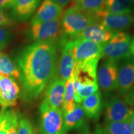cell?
I'll return each instance as SVG.
<instances>
[{
    "label": "cell",
    "mask_w": 134,
    "mask_h": 134,
    "mask_svg": "<svg viewBox=\"0 0 134 134\" xmlns=\"http://www.w3.org/2000/svg\"><path fill=\"white\" fill-rule=\"evenodd\" d=\"M73 85L75 88V100L77 104L81 103L84 99L98 91V81L80 82L73 80Z\"/></svg>",
    "instance_id": "19"
},
{
    "label": "cell",
    "mask_w": 134,
    "mask_h": 134,
    "mask_svg": "<svg viewBox=\"0 0 134 134\" xmlns=\"http://www.w3.org/2000/svg\"><path fill=\"white\" fill-rule=\"evenodd\" d=\"M58 43H33L22 49L16 58L23 88L22 99L31 102L38 97L54 76Z\"/></svg>",
    "instance_id": "1"
},
{
    "label": "cell",
    "mask_w": 134,
    "mask_h": 134,
    "mask_svg": "<svg viewBox=\"0 0 134 134\" xmlns=\"http://www.w3.org/2000/svg\"><path fill=\"white\" fill-rule=\"evenodd\" d=\"M14 24V21L4 10L0 9V27H10Z\"/></svg>",
    "instance_id": "28"
},
{
    "label": "cell",
    "mask_w": 134,
    "mask_h": 134,
    "mask_svg": "<svg viewBox=\"0 0 134 134\" xmlns=\"http://www.w3.org/2000/svg\"><path fill=\"white\" fill-rule=\"evenodd\" d=\"M118 62L104 58L99 66L97 81L105 92L117 90L118 87Z\"/></svg>",
    "instance_id": "8"
},
{
    "label": "cell",
    "mask_w": 134,
    "mask_h": 134,
    "mask_svg": "<svg viewBox=\"0 0 134 134\" xmlns=\"http://www.w3.org/2000/svg\"><path fill=\"white\" fill-rule=\"evenodd\" d=\"M63 34L61 21L55 20L31 24L26 32V36L34 43H59Z\"/></svg>",
    "instance_id": "3"
},
{
    "label": "cell",
    "mask_w": 134,
    "mask_h": 134,
    "mask_svg": "<svg viewBox=\"0 0 134 134\" xmlns=\"http://www.w3.org/2000/svg\"><path fill=\"white\" fill-rule=\"evenodd\" d=\"M130 54H131V55H132V57H134V36L132 38L131 42H130Z\"/></svg>",
    "instance_id": "35"
},
{
    "label": "cell",
    "mask_w": 134,
    "mask_h": 134,
    "mask_svg": "<svg viewBox=\"0 0 134 134\" xmlns=\"http://www.w3.org/2000/svg\"><path fill=\"white\" fill-rule=\"evenodd\" d=\"M131 36L129 33L120 31L114 33L108 42L104 43L103 57L119 62L131 56L130 51Z\"/></svg>",
    "instance_id": "5"
},
{
    "label": "cell",
    "mask_w": 134,
    "mask_h": 134,
    "mask_svg": "<svg viewBox=\"0 0 134 134\" xmlns=\"http://www.w3.org/2000/svg\"><path fill=\"white\" fill-rule=\"evenodd\" d=\"M21 88L13 77L1 75L0 80V105L3 109L16 105Z\"/></svg>",
    "instance_id": "11"
},
{
    "label": "cell",
    "mask_w": 134,
    "mask_h": 134,
    "mask_svg": "<svg viewBox=\"0 0 134 134\" xmlns=\"http://www.w3.org/2000/svg\"><path fill=\"white\" fill-rule=\"evenodd\" d=\"M82 108L88 118L97 120L99 117L102 108V99L100 92L98 91L81 102Z\"/></svg>",
    "instance_id": "18"
},
{
    "label": "cell",
    "mask_w": 134,
    "mask_h": 134,
    "mask_svg": "<svg viewBox=\"0 0 134 134\" xmlns=\"http://www.w3.org/2000/svg\"><path fill=\"white\" fill-rule=\"evenodd\" d=\"M125 100L115 96L110 98L105 104V122H122L129 120L133 112Z\"/></svg>",
    "instance_id": "9"
},
{
    "label": "cell",
    "mask_w": 134,
    "mask_h": 134,
    "mask_svg": "<svg viewBox=\"0 0 134 134\" xmlns=\"http://www.w3.org/2000/svg\"><path fill=\"white\" fill-rule=\"evenodd\" d=\"M15 0H0V9H9L12 8Z\"/></svg>",
    "instance_id": "30"
},
{
    "label": "cell",
    "mask_w": 134,
    "mask_h": 134,
    "mask_svg": "<svg viewBox=\"0 0 134 134\" xmlns=\"http://www.w3.org/2000/svg\"><path fill=\"white\" fill-rule=\"evenodd\" d=\"M6 109H1L0 111V125L1 124V122H3V119H4L5 116V113H6Z\"/></svg>",
    "instance_id": "36"
},
{
    "label": "cell",
    "mask_w": 134,
    "mask_h": 134,
    "mask_svg": "<svg viewBox=\"0 0 134 134\" xmlns=\"http://www.w3.org/2000/svg\"><path fill=\"white\" fill-rule=\"evenodd\" d=\"M94 21L93 16L85 13L75 4L68 8L62 17L61 25L63 36L68 40H75Z\"/></svg>",
    "instance_id": "2"
},
{
    "label": "cell",
    "mask_w": 134,
    "mask_h": 134,
    "mask_svg": "<svg viewBox=\"0 0 134 134\" xmlns=\"http://www.w3.org/2000/svg\"><path fill=\"white\" fill-rule=\"evenodd\" d=\"M54 1L63 8L64 6H66L67 4H69L71 2V0H54Z\"/></svg>",
    "instance_id": "33"
},
{
    "label": "cell",
    "mask_w": 134,
    "mask_h": 134,
    "mask_svg": "<svg viewBox=\"0 0 134 134\" xmlns=\"http://www.w3.org/2000/svg\"><path fill=\"white\" fill-rule=\"evenodd\" d=\"M129 121L130 127H131L132 134H134V110H133V113H132V115L130 116L129 120Z\"/></svg>",
    "instance_id": "34"
},
{
    "label": "cell",
    "mask_w": 134,
    "mask_h": 134,
    "mask_svg": "<svg viewBox=\"0 0 134 134\" xmlns=\"http://www.w3.org/2000/svg\"><path fill=\"white\" fill-rule=\"evenodd\" d=\"M63 14V8L54 0H43L34 16L31 24L59 20Z\"/></svg>",
    "instance_id": "14"
},
{
    "label": "cell",
    "mask_w": 134,
    "mask_h": 134,
    "mask_svg": "<svg viewBox=\"0 0 134 134\" xmlns=\"http://www.w3.org/2000/svg\"><path fill=\"white\" fill-rule=\"evenodd\" d=\"M12 38V33L10 30L5 27H0V53L3 51Z\"/></svg>",
    "instance_id": "26"
},
{
    "label": "cell",
    "mask_w": 134,
    "mask_h": 134,
    "mask_svg": "<svg viewBox=\"0 0 134 134\" xmlns=\"http://www.w3.org/2000/svg\"><path fill=\"white\" fill-rule=\"evenodd\" d=\"M68 41L74 57L75 65L80 64L95 58L100 59L103 57L104 44L82 38Z\"/></svg>",
    "instance_id": "6"
},
{
    "label": "cell",
    "mask_w": 134,
    "mask_h": 134,
    "mask_svg": "<svg viewBox=\"0 0 134 134\" xmlns=\"http://www.w3.org/2000/svg\"><path fill=\"white\" fill-rule=\"evenodd\" d=\"M8 110L9 119L8 134H18V122L20 118V115L14 110Z\"/></svg>",
    "instance_id": "25"
},
{
    "label": "cell",
    "mask_w": 134,
    "mask_h": 134,
    "mask_svg": "<svg viewBox=\"0 0 134 134\" xmlns=\"http://www.w3.org/2000/svg\"><path fill=\"white\" fill-rule=\"evenodd\" d=\"M41 134H66L63 112L42 102L39 108Z\"/></svg>",
    "instance_id": "4"
},
{
    "label": "cell",
    "mask_w": 134,
    "mask_h": 134,
    "mask_svg": "<svg viewBox=\"0 0 134 134\" xmlns=\"http://www.w3.org/2000/svg\"><path fill=\"white\" fill-rule=\"evenodd\" d=\"M134 87V57L122 60L118 68V90L122 95H126Z\"/></svg>",
    "instance_id": "12"
},
{
    "label": "cell",
    "mask_w": 134,
    "mask_h": 134,
    "mask_svg": "<svg viewBox=\"0 0 134 134\" xmlns=\"http://www.w3.org/2000/svg\"><path fill=\"white\" fill-rule=\"evenodd\" d=\"M80 134H106L105 133L104 130V128H101V127H97L95 130V131L94 133H91V132L88 131H85L82 132Z\"/></svg>",
    "instance_id": "32"
},
{
    "label": "cell",
    "mask_w": 134,
    "mask_h": 134,
    "mask_svg": "<svg viewBox=\"0 0 134 134\" xmlns=\"http://www.w3.org/2000/svg\"><path fill=\"white\" fill-rule=\"evenodd\" d=\"M9 110H6L5 116L1 124L0 125V134H8L9 129Z\"/></svg>",
    "instance_id": "29"
},
{
    "label": "cell",
    "mask_w": 134,
    "mask_h": 134,
    "mask_svg": "<svg viewBox=\"0 0 134 134\" xmlns=\"http://www.w3.org/2000/svg\"><path fill=\"white\" fill-rule=\"evenodd\" d=\"M1 74L0 73V80H1Z\"/></svg>",
    "instance_id": "37"
},
{
    "label": "cell",
    "mask_w": 134,
    "mask_h": 134,
    "mask_svg": "<svg viewBox=\"0 0 134 134\" xmlns=\"http://www.w3.org/2000/svg\"><path fill=\"white\" fill-rule=\"evenodd\" d=\"M114 33L107 29L99 22L94 21L80 33L75 39H87L100 44H104L112 38Z\"/></svg>",
    "instance_id": "15"
},
{
    "label": "cell",
    "mask_w": 134,
    "mask_h": 134,
    "mask_svg": "<svg viewBox=\"0 0 134 134\" xmlns=\"http://www.w3.org/2000/svg\"><path fill=\"white\" fill-rule=\"evenodd\" d=\"M106 0H75V4L87 14L94 17L97 13L105 9Z\"/></svg>",
    "instance_id": "23"
},
{
    "label": "cell",
    "mask_w": 134,
    "mask_h": 134,
    "mask_svg": "<svg viewBox=\"0 0 134 134\" xmlns=\"http://www.w3.org/2000/svg\"><path fill=\"white\" fill-rule=\"evenodd\" d=\"M18 134H36L31 122L26 118H19Z\"/></svg>",
    "instance_id": "27"
},
{
    "label": "cell",
    "mask_w": 134,
    "mask_h": 134,
    "mask_svg": "<svg viewBox=\"0 0 134 134\" xmlns=\"http://www.w3.org/2000/svg\"><path fill=\"white\" fill-rule=\"evenodd\" d=\"M125 100L129 105L134 107V87L128 94L125 95Z\"/></svg>",
    "instance_id": "31"
},
{
    "label": "cell",
    "mask_w": 134,
    "mask_h": 134,
    "mask_svg": "<svg viewBox=\"0 0 134 134\" xmlns=\"http://www.w3.org/2000/svg\"><path fill=\"white\" fill-rule=\"evenodd\" d=\"M105 9L115 14H133L134 0H106Z\"/></svg>",
    "instance_id": "20"
},
{
    "label": "cell",
    "mask_w": 134,
    "mask_h": 134,
    "mask_svg": "<svg viewBox=\"0 0 134 134\" xmlns=\"http://www.w3.org/2000/svg\"><path fill=\"white\" fill-rule=\"evenodd\" d=\"M65 81L54 76L47 85L43 103L55 109H62L64 96Z\"/></svg>",
    "instance_id": "13"
},
{
    "label": "cell",
    "mask_w": 134,
    "mask_h": 134,
    "mask_svg": "<svg viewBox=\"0 0 134 134\" xmlns=\"http://www.w3.org/2000/svg\"><path fill=\"white\" fill-rule=\"evenodd\" d=\"M41 0H15L11 8V18L15 21H28L39 6Z\"/></svg>",
    "instance_id": "16"
},
{
    "label": "cell",
    "mask_w": 134,
    "mask_h": 134,
    "mask_svg": "<svg viewBox=\"0 0 134 134\" xmlns=\"http://www.w3.org/2000/svg\"><path fill=\"white\" fill-rule=\"evenodd\" d=\"M0 73L4 76L19 80V71L16 63L4 52L0 53Z\"/></svg>",
    "instance_id": "22"
},
{
    "label": "cell",
    "mask_w": 134,
    "mask_h": 134,
    "mask_svg": "<svg viewBox=\"0 0 134 134\" xmlns=\"http://www.w3.org/2000/svg\"><path fill=\"white\" fill-rule=\"evenodd\" d=\"M104 130L106 134H132L129 120L105 122Z\"/></svg>",
    "instance_id": "24"
},
{
    "label": "cell",
    "mask_w": 134,
    "mask_h": 134,
    "mask_svg": "<svg viewBox=\"0 0 134 134\" xmlns=\"http://www.w3.org/2000/svg\"><path fill=\"white\" fill-rule=\"evenodd\" d=\"M62 49L60 57L57 64L55 74L58 78L66 81L71 78L75 66V60L70 42L62 36L58 43Z\"/></svg>",
    "instance_id": "10"
},
{
    "label": "cell",
    "mask_w": 134,
    "mask_h": 134,
    "mask_svg": "<svg viewBox=\"0 0 134 134\" xmlns=\"http://www.w3.org/2000/svg\"><path fill=\"white\" fill-rule=\"evenodd\" d=\"M64 126L66 131L81 129L85 125L86 115L80 104H77L74 110L69 113L63 114Z\"/></svg>",
    "instance_id": "17"
},
{
    "label": "cell",
    "mask_w": 134,
    "mask_h": 134,
    "mask_svg": "<svg viewBox=\"0 0 134 134\" xmlns=\"http://www.w3.org/2000/svg\"><path fill=\"white\" fill-rule=\"evenodd\" d=\"M77 105L75 100V88L73 78L67 80L65 81L64 96L62 110L63 114H67L74 110Z\"/></svg>",
    "instance_id": "21"
},
{
    "label": "cell",
    "mask_w": 134,
    "mask_h": 134,
    "mask_svg": "<svg viewBox=\"0 0 134 134\" xmlns=\"http://www.w3.org/2000/svg\"><path fill=\"white\" fill-rule=\"evenodd\" d=\"M94 18L95 21L113 32L123 31L134 25L133 14H115L104 9L94 15Z\"/></svg>",
    "instance_id": "7"
}]
</instances>
